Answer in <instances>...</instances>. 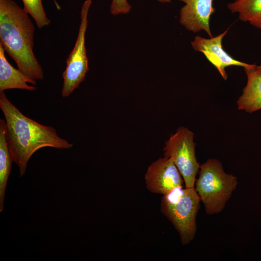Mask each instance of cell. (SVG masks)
<instances>
[{
  "mask_svg": "<svg viewBox=\"0 0 261 261\" xmlns=\"http://www.w3.org/2000/svg\"><path fill=\"white\" fill-rule=\"evenodd\" d=\"M0 108L6 122L7 135L14 161L19 167L20 176L26 172L33 153L44 147L69 149L73 144L60 137L51 126L42 125L23 115L0 92Z\"/></svg>",
  "mask_w": 261,
  "mask_h": 261,
  "instance_id": "cell-1",
  "label": "cell"
},
{
  "mask_svg": "<svg viewBox=\"0 0 261 261\" xmlns=\"http://www.w3.org/2000/svg\"><path fill=\"white\" fill-rule=\"evenodd\" d=\"M29 14L13 0H0V44L29 79L44 78L33 51L35 27Z\"/></svg>",
  "mask_w": 261,
  "mask_h": 261,
  "instance_id": "cell-2",
  "label": "cell"
},
{
  "mask_svg": "<svg viewBox=\"0 0 261 261\" xmlns=\"http://www.w3.org/2000/svg\"><path fill=\"white\" fill-rule=\"evenodd\" d=\"M238 185L237 178L226 173L221 162L210 159L200 166L194 188L208 215L220 213Z\"/></svg>",
  "mask_w": 261,
  "mask_h": 261,
  "instance_id": "cell-3",
  "label": "cell"
},
{
  "mask_svg": "<svg viewBox=\"0 0 261 261\" xmlns=\"http://www.w3.org/2000/svg\"><path fill=\"white\" fill-rule=\"evenodd\" d=\"M200 202L194 187L176 188L161 198V212L178 232L182 245L189 244L195 236Z\"/></svg>",
  "mask_w": 261,
  "mask_h": 261,
  "instance_id": "cell-4",
  "label": "cell"
},
{
  "mask_svg": "<svg viewBox=\"0 0 261 261\" xmlns=\"http://www.w3.org/2000/svg\"><path fill=\"white\" fill-rule=\"evenodd\" d=\"M164 156L171 159L181 174L186 188L194 187L200 165L195 155L194 133L180 127L165 142Z\"/></svg>",
  "mask_w": 261,
  "mask_h": 261,
  "instance_id": "cell-5",
  "label": "cell"
},
{
  "mask_svg": "<svg viewBox=\"0 0 261 261\" xmlns=\"http://www.w3.org/2000/svg\"><path fill=\"white\" fill-rule=\"evenodd\" d=\"M92 0H86L80 12V23L74 46L66 60V67L62 73L63 79L61 95L69 96L78 88L89 70L85 45L86 33L88 24V14Z\"/></svg>",
  "mask_w": 261,
  "mask_h": 261,
  "instance_id": "cell-6",
  "label": "cell"
},
{
  "mask_svg": "<svg viewBox=\"0 0 261 261\" xmlns=\"http://www.w3.org/2000/svg\"><path fill=\"white\" fill-rule=\"evenodd\" d=\"M147 189L153 193L166 194L183 186V177L172 160L160 158L148 167L145 176Z\"/></svg>",
  "mask_w": 261,
  "mask_h": 261,
  "instance_id": "cell-7",
  "label": "cell"
},
{
  "mask_svg": "<svg viewBox=\"0 0 261 261\" xmlns=\"http://www.w3.org/2000/svg\"><path fill=\"white\" fill-rule=\"evenodd\" d=\"M229 29L215 37L207 39L196 36L191 42L193 48L203 53L207 60L213 64L224 80L228 78L225 68L230 66L249 68L253 64H248L238 60L226 52L222 47V40L228 33Z\"/></svg>",
  "mask_w": 261,
  "mask_h": 261,
  "instance_id": "cell-8",
  "label": "cell"
},
{
  "mask_svg": "<svg viewBox=\"0 0 261 261\" xmlns=\"http://www.w3.org/2000/svg\"><path fill=\"white\" fill-rule=\"evenodd\" d=\"M184 3L180 11L179 22L194 33L203 30L212 37L210 19L215 11L213 0H179Z\"/></svg>",
  "mask_w": 261,
  "mask_h": 261,
  "instance_id": "cell-9",
  "label": "cell"
},
{
  "mask_svg": "<svg viewBox=\"0 0 261 261\" xmlns=\"http://www.w3.org/2000/svg\"><path fill=\"white\" fill-rule=\"evenodd\" d=\"M244 70L247 83L237 104L239 110L252 113L261 109V65L253 64Z\"/></svg>",
  "mask_w": 261,
  "mask_h": 261,
  "instance_id": "cell-10",
  "label": "cell"
},
{
  "mask_svg": "<svg viewBox=\"0 0 261 261\" xmlns=\"http://www.w3.org/2000/svg\"><path fill=\"white\" fill-rule=\"evenodd\" d=\"M28 83L36 85L33 81L18 69L14 68L7 60L5 51L0 44V92L9 89H20L29 91H34L35 86L29 85Z\"/></svg>",
  "mask_w": 261,
  "mask_h": 261,
  "instance_id": "cell-11",
  "label": "cell"
},
{
  "mask_svg": "<svg viewBox=\"0 0 261 261\" xmlns=\"http://www.w3.org/2000/svg\"><path fill=\"white\" fill-rule=\"evenodd\" d=\"M13 157L9 145L6 122L0 119V212H2L6 188L9 175L10 174Z\"/></svg>",
  "mask_w": 261,
  "mask_h": 261,
  "instance_id": "cell-12",
  "label": "cell"
},
{
  "mask_svg": "<svg viewBox=\"0 0 261 261\" xmlns=\"http://www.w3.org/2000/svg\"><path fill=\"white\" fill-rule=\"evenodd\" d=\"M232 13H236L240 20L261 29V0H235L227 4Z\"/></svg>",
  "mask_w": 261,
  "mask_h": 261,
  "instance_id": "cell-13",
  "label": "cell"
},
{
  "mask_svg": "<svg viewBox=\"0 0 261 261\" xmlns=\"http://www.w3.org/2000/svg\"><path fill=\"white\" fill-rule=\"evenodd\" d=\"M24 9L33 18L37 27L42 29L51 22L43 7V0H22Z\"/></svg>",
  "mask_w": 261,
  "mask_h": 261,
  "instance_id": "cell-14",
  "label": "cell"
},
{
  "mask_svg": "<svg viewBox=\"0 0 261 261\" xmlns=\"http://www.w3.org/2000/svg\"><path fill=\"white\" fill-rule=\"evenodd\" d=\"M131 6L127 0H112L110 12L114 15L129 13Z\"/></svg>",
  "mask_w": 261,
  "mask_h": 261,
  "instance_id": "cell-15",
  "label": "cell"
},
{
  "mask_svg": "<svg viewBox=\"0 0 261 261\" xmlns=\"http://www.w3.org/2000/svg\"><path fill=\"white\" fill-rule=\"evenodd\" d=\"M161 3H169L172 0H156Z\"/></svg>",
  "mask_w": 261,
  "mask_h": 261,
  "instance_id": "cell-16",
  "label": "cell"
}]
</instances>
